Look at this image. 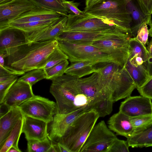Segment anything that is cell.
Instances as JSON below:
<instances>
[{
	"label": "cell",
	"instance_id": "obj_48",
	"mask_svg": "<svg viewBox=\"0 0 152 152\" xmlns=\"http://www.w3.org/2000/svg\"><path fill=\"white\" fill-rule=\"evenodd\" d=\"M12 0H0V5L9 2Z\"/></svg>",
	"mask_w": 152,
	"mask_h": 152
},
{
	"label": "cell",
	"instance_id": "obj_2",
	"mask_svg": "<svg viewBox=\"0 0 152 152\" xmlns=\"http://www.w3.org/2000/svg\"><path fill=\"white\" fill-rule=\"evenodd\" d=\"M77 78L66 74L52 80L50 92L56 100V113L67 114L83 108L91 110L94 102L81 90Z\"/></svg>",
	"mask_w": 152,
	"mask_h": 152
},
{
	"label": "cell",
	"instance_id": "obj_18",
	"mask_svg": "<svg viewBox=\"0 0 152 152\" xmlns=\"http://www.w3.org/2000/svg\"><path fill=\"white\" fill-rule=\"evenodd\" d=\"M118 30L104 32H63L56 39L75 44L91 45L93 41L114 33Z\"/></svg>",
	"mask_w": 152,
	"mask_h": 152
},
{
	"label": "cell",
	"instance_id": "obj_21",
	"mask_svg": "<svg viewBox=\"0 0 152 152\" xmlns=\"http://www.w3.org/2000/svg\"><path fill=\"white\" fill-rule=\"evenodd\" d=\"M24 116L18 107L12 108L0 117V149L15 127L18 121Z\"/></svg>",
	"mask_w": 152,
	"mask_h": 152
},
{
	"label": "cell",
	"instance_id": "obj_28",
	"mask_svg": "<svg viewBox=\"0 0 152 152\" xmlns=\"http://www.w3.org/2000/svg\"><path fill=\"white\" fill-rule=\"evenodd\" d=\"M23 120V117L17 123L4 145L0 149V152H8L12 146L20 150L18 147V142L20 136L22 133Z\"/></svg>",
	"mask_w": 152,
	"mask_h": 152
},
{
	"label": "cell",
	"instance_id": "obj_1",
	"mask_svg": "<svg viewBox=\"0 0 152 152\" xmlns=\"http://www.w3.org/2000/svg\"><path fill=\"white\" fill-rule=\"evenodd\" d=\"M58 46L56 39L28 43L6 57L4 67L24 73L43 69L50 55Z\"/></svg>",
	"mask_w": 152,
	"mask_h": 152
},
{
	"label": "cell",
	"instance_id": "obj_36",
	"mask_svg": "<svg viewBox=\"0 0 152 152\" xmlns=\"http://www.w3.org/2000/svg\"><path fill=\"white\" fill-rule=\"evenodd\" d=\"M18 79L17 75H13L7 80L0 82V103L3 102L8 91L12 85L17 81Z\"/></svg>",
	"mask_w": 152,
	"mask_h": 152
},
{
	"label": "cell",
	"instance_id": "obj_16",
	"mask_svg": "<svg viewBox=\"0 0 152 152\" xmlns=\"http://www.w3.org/2000/svg\"><path fill=\"white\" fill-rule=\"evenodd\" d=\"M32 87L27 83L17 80L10 88L2 102L11 108L18 107L34 95Z\"/></svg>",
	"mask_w": 152,
	"mask_h": 152
},
{
	"label": "cell",
	"instance_id": "obj_45",
	"mask_svg": "<svg viewBox=\"0 0 152 152\" xmlns=\"http://www.w3.org/2000/svg\"><path fill=\"white\" fill-rule=\"evenodd\" d=\"M146 48L149 54H152V39L148 42Z\"/></svg>",
	"mask_w": 152,
	"mask_h": 152
},
{
	"label": "cell",
	"instance_id": "obj_23",
	"mask_svg": "<svg viewBox=\"0 0 152 152\" xmlns=\"http://www.w3.org/2000/svg\"><path fill=\"white\" fill-rule=\"evenodd\" d=\"M62 16L60 14L55 12L36 7L24 13L10 23H20L58 19Z\"/></svg>",
	"mask_w": 152,
	"mask_h": 152
},
{
	"label": "cell",
	"instance_id": "obj_14",
	"mask_svg": "<svg viewBox=\"0 0 152 152\" xmlns=\"http://www.w3.org/2000/svg\"><path fill=\"white\" fill-rule=\"evenodd\" d=\"M90 110L86 108L79 109L65 114L56 113L48 131V137L55 141L62 137L75 119L83 113Z\"/></svg>",
	"mask_w": 152,
	"mask_h": 152
},
{
	"label": "cell",
	"instance_id": "obj_32",
	"mask_svg": "<svg viewBox=\"0 0 152 152\" xmlns=\"http://www.w3.org/2000/svg\"><path fill=\"white\" fill-rule=\"evenodd\" d=\"M27 141V151L28 152H48L52 145V141L48 137L42 140Z\"/></svg>",
	"mask_w": 152,
	"mask_h": 152
},
{
	"label": "cell",
	"instance_id": "obj_29",
	"mask_svg": "<svg viewBox=\"0 0 152 152\" xmlns=\"http://www.w3.org/2000/svg\"><path fill=\"white\" fill-rule=\"evenodd\" d=\"M113 102L107 98L101 99L93 104L91 109L95 110L99 117H103L110 114L113 110Z\"/></svg>",
	"mask_w": 152,
	"mask_h": 152
},
{
	"label": "cell",
	"instance_id": "obj_31",
	"mask_svg": "<svg viewBox=\"0 0 152 152\" xmlns=\"http://www.w3.org/2000/svg\"><path fill=\"white\" fill-rule=\"evenodd\" d=\"M130 118L133 129V134L146 129L152 124V115H143Z\"/></svg>",
	"mask_w": 152,
	"mask_h": 152
},
{
	"label": "cell",
	"instance_id": "obj_26",
	"mask_svg": "<svg viewBox=\"0 0 152 152\" xmlns=\"http://www.w3.org/2000/svg\"><path fill=\"white\" fill-rule=\"evenodd\" d=\"M60 18L20 23H10L5 27L9 26L13 27L20 29L26 33H30L41 29L52 24L57 21Z\"/></svg>",
	"mask_w": 152,
	"mask_h": 152
},
{
	"label": "cell",
	"instance_id": "obj_33",
	"mask_svg": "<svg viewBox=\"0 0 152 152\" xmlns=\"http://www.w3.org/2000/svg\"><path fill=\"white\" fill-rule=\"evenodd\" d=\"M46 78V72L43 69H37L28 72L18 80L27 83L32 87L38 81Z\"/></svg>",
	"mask_w": 152,
	"mask_h": 152
},
{
	"label": "cell",
	"instance_id": "obj_6",
	"mask_svg": "<svg viewBox=\"0 0 152 152\" xmlns=\"http://www.w3.org/2000/svg\"><path fill=\"white\" fill-rule=\"evenodd\" d=\"M131 36L121 31L94 41L92 45L107 53L113 62L124 67L128 58L129 40Z\"/></svg>",
	"mask_w": 152,
	"mask_h": 152
},
{
	"label": "cell",
	"instance_id": "obj_40",
	"mask_svg": "<svg viewBox=\"0 0 152 152\" xmlns=\"http://www.w3.org/2000/svg\"><path fill=\"white\" fill-rule=\"evenodd\" d=\"M147 25L145 23L141 26L135 37L137 40L145 45L147 43L149 36V29Z\"/></svg>",
	"mask_w": 152,
	"mask_h": 152
},
{
	"label": "cell",
	"instance_id": "obj_46",
	"mask_svg": "<svg viewBox=\"0 0 152 152\" xmlns=\"http://www.w3.org/2000/svg\"><path fill=\"white\" fill-rule=\"evenodd\" d=\"M21 152V151L20 149H18L15 147L12 146L8 150V152Z\"/></svg>",
	"mask_w": 152,
	"mask_h": 152
},
{
	"label": "cell",
	"instance_id": "obj_5",
	"mask_svg": "<svg viewBox=\"0 0 152 152\" xmlns=\"http://www.w3.org/2000/svg\"><path fill=\"white\" fill-rule=\"evenodd\" d=\"M148 55L145 45L136 37L130 38L128 58L124 67L137 89L142 86L150 77L147 64Z\"/></svg>",
	"mask_w": 152,
	"mask_h": 152
},
{
	"label": "cell",
	"instance_id": "obj_11",
	"mask_svg": "<svg viewBox=\"0 0 152 152\" xmlns=\"http://www.w3.org/2000/svg\"><path fill=\"white\" fill-rule=\"evenodd\" d=\"M28 43L24 31L9 26L0 28V53L5 58Z\"/></svg>",
	"mask_w": 152,
	"mask_h": 152
},
{
	"label": "cell",
	"instance_id": "obj_8",
	"mask_svg": "<svg viewBox=\"0 0 152 152\" xmlns=\"http://www.w3.org/2000/svg\"><path fill=\"white\" fill-rule=\"evenodd\" d=\"M67 17L66 27L63 32H104L117 29L121 30L111 21L86 13L84 15L69 14Z\"/></svg>",
	"mask_w": 152,
	"mask_h": 152
},
{
	"label": "cell",
	"instance_id": "obj_19",
	"mask_svg": "<svg viewBox=\"0 0 152 152\" xmlns=\"http://www.w3.org/2000/svg\"><path fill=\"white\" fill-rule=\"evenodd\" d=\"M39 119L24 115L22 133L27 141L42 140L48 137V124Z\"/></svg>",
	"mask_w": 152,
	"mask_h": 152
},
{
	"label": "cell",
	"instance_id": "obj_3",
	"mask_svg": "<svg viewBox=\"0 0 152 152\" xmlns=\"http://www.w3.org/2000/svg\"><path fill=\"white\" fill-rule=\"evenodd\" d=\"M99 118L93 109L83 113L75 119L64 135L55 142L69 152H80Z\"/></svg>",
	"mask_w": 152,
	"mask_h": 152
},
{
	"label": "cell",
	"instance_id": "obj_24",
	"mask_svg": "<svg viewBox=\"0 0 152 152\" xmlns=\"http://www.w3.org/2000/svg\"><path fill=\"white\" fill-rule=\"evenodd\" d=\"M95 64L88 61H79L71 63L66 69V74L80 78L96 72Z\"/></svg>",
	"mask_w": 152,
	"mask_h": 152
},
{
	"label": "cell",
	"instance_id": "obj_44",
	"mask_svg": "<svg viewBox=\"0 0 152 152\" xmlns=\"http://www.w3.org/2000/svg\"><path fill=\"white\" fill-rule=\"evenodd\" d=\"M5 57L3 54L0 53V66H4L5 65Z\"/></svg>",
	"mask_w": 152,
	"mask_h": 152
},
{
	"label": "cell",
	"instance_id": "obj_35",
	"mask_svg": "<svg viewBox=\"0 0 152 152\" xmlns=\"http://www.w3.org/2000/svg\"><path fill=\"white\" fill-rule=\"evenodd\" d=\"M67 60H64L50 68L45 70L46 75V79L52 80L64 75V71L69 64Z\"/></svg>",
	"mask_w": 152,
	"mask_h": 152
},
{
	"label": "cell",
	"instance_id": "obj_37",
	"mask_svg": "<svg viewBox=\"0 0 152 152\" xmlns=\"http://www.w3.org/2000/svg\"><path fill=\"white\" fill-rule=\"evenodd\" d=\"M129 147L127 141L121 140L117 138L108 152H128Z\"/></svg>",
	"mask_w": 152,
	"mask_h": 152
},
{
	"label": "cell",
	"instance_id": "obj_4",
	"mask_svg": "<svg viewBox=\"0 0 152 152\" xmlns=\"http://www.w3.org/2000/svg\"><path fill=\"white\" fill-rule=\"evenodd\" d=\"M127 0H102L85 13L113 23L122 31L132 36V20Z\"/></svg>",
	"mask_w": 152,
	"mask_h": 152
},
{
	"label": "cell",
	"instance_id": "obj_42",
	"mask_svg": "<svg viewBox=\"0 0 152 152\" xmlns=\"http://www.w3.org/2000/svg\"><path fill=\"white\" fill-rule=\"evenodd\" d=\"M0 104V117H1L7 113L12 108L3 102Z\"/></svg>",
	"mask_w": 152,
	"mask_h": 152
},
{
	"label": "cell",
	"instance_id": "obj_38",
	"mask_svg": "<svg viewBox=\"0 0 152 152\" xmlns=\"http://www.w3.org/2000/svg\"><path fill=\"white\" fill-rule=\"evenodd\" d=\"M137 89L141 95L152 100V76L142 86Z\"/></svg>",
	"mask_w": 152,
	"mask_h": 152
},
{
	"label": "cell",
	"instance_id": "obj_25",
	"mask_svg": "<svg viewBox=\"0 0 152 152\" xmlns=\"http://www.w3.org/2000/svg\"><path fill=\"white\" fill-rule=\"evenodd\" d=\"M127 141L129 146L132 148L152 147V124L146 129L133 134Z\"/></svg>",
	"mask_w": 152,
	"mask_h": 152
},
{
	"label": "cell",
	"instance_id": "obj_39",
	"mask_svg": "<svg viewBox=\"0 0 152 152\" xmlns=\"http://www.w3.org/2000/svg\"><path fill=\"white\" fill-rule=\"evenodd\" d=\"M63 3L65 7L69 10V13L78 15H84L86 13L81 11L78 8L80 3L75 2L73 1H68L63 0Z\"/></svg>",
	"mask_w": 152,
	"mask_h": 152
},
{
	"label": "cell",
	"instance_id": "obj_17",
	"mask_svg": "<svg viewBox=\"0 0 152 152\" xmlns=\"http://www.w3.org/2000/svg\"><path fill=\"white\" fill-rule=\"evenodd\" d=\"M67 20V16H62L57 21L48 26L31 33H26L28 42L56 39L65 29Z\"/></svg>",
	"mask_w": 152,
	"mask_h": 152
},
{
	"label": "cell",
	"instance_id": "obj_43",
	"mask_svg": "<svg viewBox=\"0 0 152 152\" xmlns=\"http://www.w3.org/2000/svg\"><path fill=\"white\" fill-rule=\"evenodd\" d=\"M147 64L150 76H152V54H149Z\"/></svg>",
	"mask_w": 152,
	"mask_h": 152
},
{
	"label": "cell",
	"instance_id": "obj_13",
	"mask_svg": "<svg viewBox=\"0 0 152 152\" xmlns=\"http://www.w3.org/2000/svg\"><path fill=\"white\" fill-rule=\"evenodd\" d=\"M36 7L29 0H12L0 5V28Z\"/></svg>",
	"mask_w": 152,
	"mask_h": 152
},
{
	"label": "cell",
	"instance_id": "obj_30",
	"mask_svg": "<svg viewBox=\"0 0 152 152\" xmlns=\"http://www.w3.org/2000/svg\"><path fill=\"white\" fill-rule=\"evenodd\" d=\"M133 0L138 11L146 20L148 25L152 22V0Z\"/></svg>",
	"mask_w": 152,
	"mask_h": 152
},
{
	"label": "cell",
	"instance_id": "obj_41",
	"mask_svg": "<svg viewBox=\"0 0 152 152\" xmlns=\"http://www.w3.org/2000/svg\"><path fill=\"white\" fill-rule=\"evenodd\" d=\"M102 0H86V7L84 8V12L88 10L94 5L98 3Z\"/></svg>",
	"mask_w": 152,
	"mask_h": 152
},
{
	"label": "cell",
	"instance_id": "obj_10",
	"mask_svg": "<svg viewBox=\"0 0 152 152\" xmlns=\"http://www.w3.org/2000/svg\"><path fill=\"white\" fill-rule=\"evenodd\" d=\"M24 115L44 121L49 124L56 114L54 101L39 96L34 95L18 107Z\"/></svg>",
	"mask_w": 152,
	"mask_h": 152
},
{
	"label": "cell",
	"instance_id": "obj_22",
	"mask_svg": "<svg viewBox=\"0 0 152 152\" xmlns=\"http://www.w3.org/2000/svg\"><path fill=\"white\" fill-rule=\"evenodd\" d=\"M107 124L109 128L117 135L127 138L134 133L130 117L119 111L110 118Z\"/></svg>",
	"mask_w": 152,
	"mask_h": 152
},
{
	"label": "cell",
	"instance_id": "obj_7",
	"mask_svg": "<svg viewBox=\"0 0 152 152\" xmlns=\"http://www.w3.org/2000/svg\"><path fill=\"white\" fill-rule=\"evenodd\" d=\"M57 40L59 47L67 55L71 63L79 61H88L95 64L114 62L107 53L98 47Z\"/></svg>",
	"mask_w": 152,
	"mask_h": 152
},
{
	"label": "cell",
	"instance_id": "obj_47",
	"mask_svg": "<svg viewBox=\"0 0 152 152\" xmlns=\"http://www.w3.org/2000/svg\"><path fill=\"white\" fill-rule=\"evenodd\" d=\"M148 25L150 26V28L149 30V35L151 37H152V22L150 23Z\"/></svg>",
	"mask_w": 152,
	"mask_h": 152
},
{
	"label": "cell",
	"instance_id": "obj_34",
	"mask_svg": "<svg viewBox=\"0 0 152 152\" xmlns=\"http://www.w3.org/2000/svg\"><path fill=\"white\" fill-rule=\"evenodd\" d=\"M68 57L58 46L50 55L43 68L46 70L66 59Z\"/></svg>",
	"mask_w": 152,
	"mask_h": 152
},
{
	"label": "cell",
	"instance_id": "obj_20",
	"mask_svg": "<svg viewBox=\"0 0 152 152\" xmlns=\"http://www.w3.org/2000/svg\"><path fill=\"white\" fill-rule=\"evenodd\" d=\"M95 67L96 72L99 75L103 92L106 97L110 100L113 78L120 66L114 62H108L96 64Z\"/></svg>",
	"mask_w": 152,
	"mask_h": 152
},
{
	"label": "cell",
	"instance_id": "obj_12",
	"mask_svg": "<svg viewBox=\"0 0 152 152\" xmlns=\"http://www.w3.org/2000/svg\"><path fill=\"white\" fill-rule=\"evenodd\" d=\"M135 88L134 81L125 67H120L113 78L110 100L114 102L127 98Z\"/></svg>",
	"mask_w": 152,
	"mask_h": 152
},
{
	"label": "cell",
	"instance_id": "obj_15",
	"mask_svg": "<svg viewBox=\"0 0 152 152\" xmlns=\"http://www.w3.org/2000/svg\"><path fill=\"white\" fill-rule=\"evenodd\" d=\"M119 111L130 117L152 115L151 99L142 95L130 96L121 102Z\"/></svg>",
	"mask_w": 152,
	"mask_h": 152
},
{
	"label": "cell",
	"instance_id": "obj_27",
	"mask_svg": "<svg viewBox=\"0 0 152 152\" xmlns=\"http://www.w3.org/2000/svg\"><path fill=\"white\" fill-rule=\"evenodd\" d=\"M36 7L58 13L62 16H67L69 10L63 3V0H29Z\"/></svg>",
	"mask_w": 152,
	"mask_h": 152
},
{
	"label": "cell",
	"instance_id": "obj_9",
	"mask_svg": "<svg viewBox=\"0 0 152 152\" xmlns=\"http://www.w3.org/2000/svg\"><path fill=\"white\" fill-rule=\"evenodd\" d=\"M117 138L104 121H101L95 125L80 152H108Z\"/></svg>",
	"mask_w": 152,
	"mask_h": 152
}]
</instances>
